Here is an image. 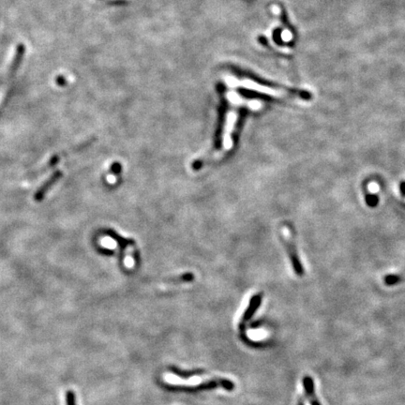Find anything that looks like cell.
<instances>
[{
	"label": "cell",
	"mask_w": 405,
	"mask_h": 405,
	"mask_svg": "<svg viewBox=\"0 0 405 405\" xmlns=\"http://www.w3.org/2000/svg\"><path fill=\"white\" fill-rule=\"evenodd\" d=\"M303 387L305 393L308 397L311 405H321L320 402L317 399V396L315 394V388H314V379L306 375L303 378Z\"/></svg>",
	"instance_id": "cell-6"
},
{
	"label": "cell",
	"mask_w": 405,
	"mask_h": 405,
	"mask_svg": "<svg viewBox=\"0 0 405 405\" xmlns=\"http://www.w3.org/2000/svg\"><path fill=\"white\" fill-rule=\"evenodd\" d=\"M165 380L170 383V384H175V385H198L201 382V379L199 377H195V378H192L188 381H183L182 379L175 377L172 375H167L165 376Z\"/></svg>",
	"instance_id": "cell-7"
},
{
	"label": "cell",
	"mask_w": 405,
	"mask_h": 405,
	"mask_svg": "<svg viewBox=\"0 0 405 405\" xmlns=\"http://www.w3.org/2000/svg\"><path fill=\"white\" fill-rule=\"evenodd\" d=\"M262 303V294H254L253 297L250 300V303L248 305L246 311L244 312L242 319H241V324H245L246 322H248L252 317L253 314L257 312V310L259 309L260 305Z\"/></svg>",
	"instance_id": "cell-5"
},
{
	"label": "cell",
	"mask_w": 405,
	"mask_h": 405,
	"mask_svg": "<svg viewBox=\"0 0 405 405\" xmlns=\"http://www.w3.org/2000/svg\"><path fill=\"white\" fill-rule=\"evenodd\" d=\"M298 405H304V401L303 398L300 396V398H299V401H298Z\"/></svg>",
	"instance_id": "cell-13"
},
{
	"label": "cell",
	"mask_w": 405,
	"mask_h": 405,
	"mask_svg": "<svg viewBox=\"0 0 405 405\" xmlns=\"http://www.w3.org/2000/svg\"><path fill=\"white\" fill-rule=\"evenodd\" d=\"M5 93H6V90H5V89H1V90H0V105H1L2 101H3V100H4V97H5Z\"/></svg>",
	"instance_id": "cell-12"
},
{
	"label": "cell",
	"mask_w": 405,
	"mask_h": 405,
	"mask_svg": "<svg viewBox=\"0 0 405 405\" xmlns=\"http://www.w3.org/2000/svg\"><path fill=\"white\" fill-rule=\"evenodd\" d=\"M66 405H76V396L72 390L66 392Z\"/></svg>",
	"instance_id": "cell-10"
},
{
	"label": "cell",
	"mask_w": 405,
	"mask_h": 405,
	"mask_svg": "<svg viewBox=\"0 0 405 405\" xmlns=\"http://www.w3.org/2000/svg\"><path fill=\"white\" fill-rule=\"evenodd\" d=\"M283 242H284L286 253L288 254V257H289L291 263H292V266L294 268V273L296 274L297 276H299V277L303 276V265H302V263L299 259V256H298V253H297V251L295 249L294 244L285 236L283 237Z\"/></svg>",
	"instance_id": "cell-3"
},
{
	"label": "cell",
	"mask_w": 405,
	"mask_h": 405,
	"mask_svg": "<svg viewBox=\"0 0 405 405\" xmlns=\"http://www.w3.org/2000/svg\"><path fill=\"white\" fill-rule=\"evenodd\" d=\"M224 83L230 87H243L246 89L249 90H253V91L258 92L261 93L263 95H267L270 97H277V96H284V95H293V96H297L301 99H305V100H309L311 99V94L309 92L299 91V90H292V89H287V88H284V87H271V86H266V85H263V84H259L258 82L253 81L251 79H237L234 76H230L227 75L223 78Z\"/></svg>",
	"instance_id": "cell-1"
},
{
	"label": "cell",
	"mask_w": 405,
	"mask_h": 405,
	"mask_svg": "<svg viewBox=\"0 0 405 405\" xmlns=\"http://www.w3.org/2000/svg\"><path fill=\"white\" fill-rule=\"evenodd\" d=\"M61 176H62V173L60 171H57V172L54 173L50 177L41 185L40 189L35 193V195H34L35 201H37V202L41 201L44 198L45 194L56 184V182L60 178Z\"/></svg>",
	"instance_id": "cell-4"
},
{
	"label": "cell",
	"mask_w": 405,
	"mask_h": 405,
	"mask_svg": "<svg viewBox=\"0 0 405 405\" xmlns=\"http://www.w3.org/2000/svg\"><path fill=\"white\" fill-rule=\"evenodd\" d=\"M216 387H223L227 391H232L234 388V384L232 381L227 379H215L204 383H200L197 386H178L174 387L177 389H184L187 391H199V390H210Z\"/></svg>",
	"instance_id": "cell-2"
},
{
	"label": "cell",
	"mask_w": 405,
	"mask_h": 405,
	"mask_svg": "<svg viewBox=\"0 0 405 405\" xmlns=\"http://www.w3.org/2000/svg\"><path fill=\"white\" fill-rule=\"evenodd\" d=\"M400 193L402 196L405 198V181H402L400 183Z\"/></svg>",
	"instance_id": "cell-11"
},
{
	"label": "cell",
	"mask_w": 405,
	"mask_h": 405,
	"mask_svg": "<svg viewBox=\"0 0 405 405\" xmlns=\"http://www.w3.org/2000/svg\"><path fill=\"white\" fill-rule=\"evenodd\" d=\"M365 202L369 207L374 208L378 205L379 197L377 194H375V193H370L369 192L365 193Z\"/></svg>",
	"instance_id": "cell-8"
},
{
	"label": "cell",
	"mask_w": 405,
	"mask_h": 405,
	"mask_svg": "<svg viewBox=\"0 0 405 405\" xmlns=\"http://www.w3.org/2000/svg\"><path fill=\"white\" fill-rule=\"evenodd\" d=\"M405 275H396V274H391V275H386L385 277V284L387 286H392L395 284L401 283L405 278Z\"/></svg>",
	"instance_id": "cell-9"
}]
</instances>
